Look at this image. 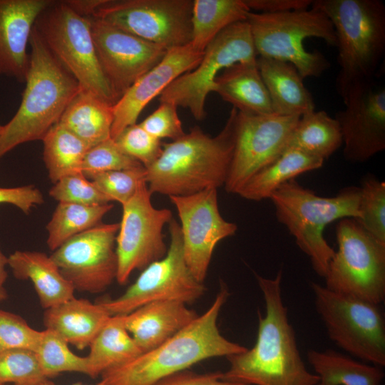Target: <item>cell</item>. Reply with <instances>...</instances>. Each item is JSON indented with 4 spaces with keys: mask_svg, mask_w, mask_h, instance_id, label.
I'll return each instance as SVG.
<instances>
[{
    "mask_svg": "<svg viewBox=\"0 0 385 385\" xmlns=\"http://www.w3.org/2000/svg\"><path fill=\"white\" fill-rule=\"evenodd\" d=\"M255 275L265 314H258L255 345L227 358L230 366L222 372V379L247 385H317L319 378L306 368L289 321L282 295V270L274 278Z\"/></svg>",
    "mask_w": 385,
    "mask_h": 385,
    "instance_id": "obj_1",
    "label": "cell"
},
{
    "mask_svg": "<svg viewBox=\"0 0 385 385\" xmlns=\"http://www.w3.org/2000/svg\"><path fill=\"white\" fill-rule=\"evenodd\" d=\"M229 295L222 283L206 312L158 346L103 373L97 385H153L202 361L245 351L247 347L226 339L217 327Z\"/></svg>",
    "mask_w": 385,
    "mask_h": 385,
    "instance_id": "obj_2",
    "label": "cell"
},
{
    "mask_svg": "<svg viewBox=\"0 0 385 385\" xmlns=\"http://www.w3.org/2000/svg\"><path fill=\"white\" fill-rule=\"evenodd\" d=\"M236 113L232 107L225 127L215 137L195 126L181 138L163 143L159 157L145 168L149 191L185 196L224 186L234 148Z\"/></svg>",
    "mask_w": 385,
    "mask_h": 385,
    "instance_id": "obj_3",
    "label": "cell"
},
{
    "mask_svg": "<svg viewBox=\"0 0 385 385\" xmlns=\"http://www.w3.org/2000/svg\"><path fill=\"white\" fill-rule=\"evenodd\" d=\"M29 65L19 108L0 135V159L24 143L42 140L58 123L81 90L76 78L56 59L34 27Z\"/></svg>",
    "mask_w": 385,
    "mask_h": 385,
    "instance_id": "obj_4",
    "label": "cell"
},
{
    "mask_svg": "<svg viewBox=\"0 0 385 385\" xmlns=\"http://www.w3.org/2000/svg\"><path fill=\"white\" fill-rule=\"evenodd\" d=\"M334 29L342 98L358 84L373 81L385 52V6L380 0H314Z\"/></svg>",
    "mask_w": 385,
    "mask_h": 385,
    "instance_id": "obj_5",
    "label": "cell"
},
{
    "mask_svg": "<svg viewBox=\"0 0 385 385\" xmlns=\"http://www.w3.org/2000/svg\"><path fill=\"white\" fill-rule=\"evenodd\" d=\"M270 199L277 221L309 257L314 272L324 278L335 252L324 237V229L335 220L361 217L359 187H346L327 197L317 195L294 179L279 187Z\"/></svg>",
    "mask_w": 385,
    "mask_h": 385,
    "instance_id": "obj_6",
    "label": "cell"
},
{
    "mask_svg": "<svg viewBox=\"0 0 385 385\" xmlns=\"http://www.w3.org/2000/svg\"><path fill=\"white\" fill-rule=\"evenodd\" d=\"M246 20L257 56L290 63L303 78L319 77L330 67L322 53L303 45L306 38H318L337 46L332 24L322 11L311 6L279 14L250 11Z\"/></svg>",
    "mask_w": 385,
    "mask_h": 385,
    "instance_id": "obj_7",
    "label": "cell"
},
{
    "mask_svg": "<svg viewBox=\"0 0 385 385\" xmlns=\"http://www.w3.org/2000/svg\"><path fill=\"white\" fill-rule=\"evenodd\" d=\"M34 28L82 89L112 106L118 101L99 64L88 17L78 14L66 1H53L38 16Z\"/></svg>",
    "mask_w": 385,
    "mask_h": 385,
    "instance_id": "obj_8",
    "label": "cell"
},
{
    "mask_svg": "<svg viewBox=\"0 0 385 385\" xmlns=\"http://www.w3.org/2000/svg\"><path fill=\"white\" fill-rule=\"evenodd\" d=\"M316 310L329 338L349 355L385 365V321L376 304L311 282Z\"/></svg>",
    "mask_w": 385,
    "mask_h": 385,
    "instance_id": "obj_9",
    "label": "cell"
},
{
    "mask_svg": "<svg viewBox=\"0 0 385 385\" xmlns=\"http://www.w3.org/2000/svg\"><path fill=\"white\" fill-rule=\"evenodd\" d=\"M338 249L329 262L325 287L376 304L385 298V245L354 218L336 226Z\"/></svg>",
    "mask_w": 385,
    "mask_h": 385,
    "instance_id": "obj_10",
    "label": "cell"
},
{
    "mask_svg": "<svg viewBox=\"0 0 385 385\" xmlns=\"http://www.w3.org/2000/svg\"><path fill=\"white\" fill-rule=\"evenodd\" d=\"M257 57L247 20L232 24L207 46L194 69L179 76L163 91L159 101L187 108L195 119L201 120L206 115V98L213 92L217 76L235 63L255 61Z\"/></svg>",
    "mask_w": 385,
    "mask_h": 385,
    "instance_id": "obj_11",
    "label": "cell"
},
{
    "mask_svg": "<svg viewBox=\"0 0 385 385\" xmlns=\"http://www.w3.org/2000/svg\"><path fill=\"white\" fill-rule=\"evenodd\" d=\"M168 226L170 241L165 255L145 267L120 297L99 302L111 316L125 315L155 301L189 304L204 294L203 282L193 276L185 263L179 223L173 218Z\"/></svg>",
    "mask_w": 385,
    "mask_h": 385,
    "instance_id": "obj_12",
    "label": "cell"
},
{
    "mask_svg": "<svg viewBox=\"0 0 385 385\" xmlns=\"http://www.w3.org/2000/svg\"><path fill=\"white\" fill-rule=\"evenodd\" d=\"M193 0H102L92 18L169 50L191 41Z\"/></svg>",
    "mask_w": 385,
    "mask_h": 385,
    "instance_id": "obj_13",
    "label": "cell"
},
{
    "mask_svg": "<svg viewBox=\"0 0 385 385\" xmlns=\"http://www.w3.org/2000/svg\"><path fill=\"white\" fill-rule=\"evenodd\" d=\"M146 182L122 205L123 213L115 239L116 280L124 284L134 270H143L163 257L168 251L163 230L173 219L167 208H156Z\"/></svg>",
    "mask_w": 385,
    "mask_h": 385,
    "instance_id": "obj_14",
    "label": "cell"
},
{
    "mask_svg": "<svg viewBox=\"0 0 385 385\" xmlns=\"http://www.w3.org/2000/svg\"><path fill=\"white\" fill-rule=\"evenodd\" d=\"M299 118L274 113L252 115L237 110L232 157L224 185L227 192L237 194L254 174L284 151Z\"/></svg>",
    "mask_w": 385,
    "mask_h": 385,
    "instance_id": "obj_15",
    "label": "cell"
},
{
    "mask_svg": "<svg viewBox=\"0 0 385 385\" xmlns=\"http://www.w3.org/2000/svg\"><path fill=\"white\" fill-rule=\"evenodd\" d=\"M119 223L99 225L64 242L51 255L75 290L99 293L116 280Z\"/></svg>",
    "mask_w": 385,
    "mask_h": 385,
    "instance_id": "obj_16",
    "label": "cell"
},
{
    "mask_svg": "<svg viewBox=\"0 0 385 385\" xmlns=\"http://www.w3.org/2000/svg\"><path fill=\"white\" fill-rule=\"evenodd\" d=\"M169 198L180 219L185 263L193 276L204 282L215 247L234 235L237 226L221 215L217 188Z\"/></svg>",
    "mask_w": 385,
    "mask_h": 385,
    "instance_id": "obj_17",
    "label": "cell"
},
{
    "mask_svg": "<svg viewBox=\"0 0 385 385\" xmlns=\"http://www.w3.org/2000/svg\"><path fill=\"white\" fill-rule=\"evenodd\" d=\"M88 18L99 64L118 100L163 58L168 49L99 19Z\"/></svg>",
    "mask_w": 385,
    "mask_h": 385,
    "instance_id": "obj_18",
    "label": "cell"
},
{
    "mask_svg": "<svg viewBox=\"0 0 385 385\" xmlns=\"http://www.w3.org/2000/svg\"><path fill=\"white\" fill-rule=\"evenodd\" d=\"M344 108L337 120L343 154L351 163H363L385 149V89L373 81L350 88L342 98Z\"/></svg>",
    "mask_w": 385,
    "mask_h": 385,
    "instance_id": "obj_19",
    "label": "cell"
},
{
    "mask_svg": "<svg viewBox=\"0 0 385 385\" xmlns=\"http://www.w3.org/2000/svg\"><path fill=\"white\" fill-rule=\"evenodd\" d=\"M203 53L190 43L168 50L163 58L141 76L113 105L111 138L115 139L127 127L135 124L145 107L176 78L194 69Z\"/></svg>",
    "mask_w": 385,
    "mask_h": 385,
    "instance_id": "obj_20",
    "label": "cell"
},
{
    "mask_svg": "<svg viewBox=\"0 0 385 385\" xmlns=\"http://www.w3.org/2000/svg\"><path fill=\"white\" fill-rule=\"evenodd\" d=\"M51 0H0V71L24 83L29 65L27 45L35 23Z\"/></svg>",
    "mask_w": 385,
    "mask_h": 385,
    "instance_id": "obj_21",
    "label": "cell"
},
{
    "mask_svg": "<svg viewBox=\"0 0 385 385\" xmlns=\"http://www.w3.org/2000/svg\"><path fill=\"white\" fill-rule=\"evenodd\" d=\"M187 305L174 300L148 303L123 315L124 325L143 353L170 338L198 316Z\"/></svg>",
    "mask_w": 385,
    "mask_h": 385,
    "instance_id": "obj_22",
    "label": "cell"
},
{
    "mask_svg": "<svg viewBox=\"0 0 385 385\" xmlns=\"http://www.w3.org/2000/svg\"><path fill=\"white\" fill-rule=\"evenodd\" d=\"M111 317L99 302L73 297L45 309L43 322L46 329L83 350L90 346Z\"/></svg>",
    "mask_w": 385,
    "mask_h": 385,
    "instance_id": "obj_23",
    "label": "cell"
},
{
    "mask_svg": "<svg viewBox=\"0 0 385 385\" xmlns=\"http://www.w3.org/2000/svg\"><path fill=\"white\" fill-rule=\"evenodd\" d=\"M257 63L273 113L301 116L315 110L314 99L304 84V78L292 63L259 56Z\"/></svg>",
    "mask_w": 385,
    "mask_h": 385,
    "instance_id": "obj_24",
    "label": "cell"
},
{
    "mask_svg": "<svg viewBox=\"0 0 385 385\" xmlns=\"http://www.w3.org/2000/svg\"><path fill=\"white\" fill-rule=\"evenodd\" d=\"M8 265L16 279L31 281L45 309L74 297L73 285L46 253L16 250L8 257Z\"/></svg>",
    "mask_w": 385,
    "mask_h": 385,
    "instance_id": "obj_25",
    "label": "cell"
},
{
    "mask_svg": "<svg viewBox=\"0 0 385 385\" xmlns=\"http://www.w3.org/2000/svg\"><path fill=\"white\" fill-rule=\"evenodd\" d=\"M213 92L240 113H273L271 100L257 60L237 63L224 69L215 80Z\"/></svg>",
    "mask_w": 385,
    "mask_h": 385,
    "instance_id": "obj_26",
    "label": "cell"
},
{
    "mask_svg": "<svg viewBox=\"0 0 385 385\" xmlns=\"http://www.w3.org/2000/svg\"><path fill=\"white\" fill-rule=\"evenodd\" d=\"M113 106L93 93L81 88L65 109L58 123L91 148L111 138Z\"/></svg>",
    "mask_w": 385,
    "mask_h": 385,
    "instance_id": "obj_27",
    "label": "cell"
},
{
    "mask_svg": "<svg viewBox=\"0 0 385 385\" xmlns=\"http://www.w3.org/2000/svg\"><path fill=\"white\" fill-rule=\"evenodd\" d=\"M324 161L297 149L287 148L254 174L237 195L253 201L270 199L282 185L301 174L320 168Z\"/></svg>",
    "mask_w": 385,
    "mask_h": 385,
    "instance_id": "obj_28",
    "label": "cell"
},
{
    "mask_svg": "<svg viewBox=\"0 0 385 385\" xmlns=\"http://www.w3.org/2000/svg\"><path fill=\"white\" fill-rule=\"evenodd\" d=\"M307 358L317 385H381L384 377L380 366L331 349H309Z\"/></svg>",
    "mask_w": 385,
    "mask_h": 385,
    "instance_id": "obj_29",
    "label": "cell"
},
{
    "mask_svg": "<svg viewBox=\"0 0 385 385\" xmlns=\"http://www.w3.org/2000/svg\"><path fill=\"white\" fill-rule=\"evenodd\" d=\"M88 376L105 371L136 358L143 352L127 331L123 315L111 316L90 344Z\"/></svg>",
    "mask_w": 385,
    "mask_h": 385,
    "instance_id": "obj_30",
    "label": "cell"
},
{
    "mask_svg": "<svg viewBox=\"0 0 385 385\" xmlns=\"http://www.w3.org/2000/svg\"><path fill=\"white\" fill-rule=\"evenodd\" d=\"M342 143L339 125L334 117L324 111L314 110L300 116L289 137L286 149H297L324 160Z\"/></svg>",
    "mask_w": 385,
    "mask_h": 385,
    "instance_id": "obj_31",
    "label": "cell"
},
{
    "mask_svg": "<svg viewBox=\"0 0 385 385\" xmlns=\"http://www.w3.org/2000/svg\"><path fill=\"white\" fill-rule=\"evenodd\" d=\"M250 11L244 0H193L190 43L204 51L222 31L246 20Z\"/></svg>",
    "mask_w": 385,
    "mask_h": 385,
    "instance_id": "obj_32",
    "label": "cell"
},
{
    "mask_svg": "<svg viewBox=\"0 0 385 385\" xmlns=\"http://www.w3.org/2000/svg\"><path fill=\"white\" fill-rule=\"evenodd\" d=\"M42 141L43 159L53 183L66 175L81 172L83 158L90 148L79 138L58 123Z\"/></svg>",
    "mask_w": 385,
    "mask_h": 385,
    "instance_id": "obj_33",
    "label": "cell"
},
{
    "mask_svg": "<svg viewBox=\"0 0 385 385\" xmlns=\"http://www.w3.org/2000/svg\"><path fill=\"white\" fill-rule=\"evenodd\" d=\"M113 205H83L58 202L46 225V243L55 251L71 237L101 223L103 217Z\"/></svg>",
    "mask_w": 385,
    "mask_h": 385,
    "instance_id": "obj_34",
    "label": "cell"
},
{
    "mask_svg": "<svg viewBox=\"0 0 385 385\" xmlns=\"http://www.w3.org/2000/svg\"><path fill=\"white\" fill-rule=\"evenodd\" d=\"M34 353L43 375L48 379L63 372L88 375L86 356H80L71 351L68 344L53 331L43 330Z\"/></svg>",
    "mask_w": 385,
    "mask_h": 385,
    "instance_id": "obj_35",
    "label": "cell"
},
{
    "mask_svg": "<svg viewBox=\"0 0 385 385\" xmlns=\"http://www.w3.org/2000/svg\"><path fill=\"white\" fill-rule=\"evenodd\" d=\"M359 190L361 217L357 221L374 238L385 245V183L369 175L362 180Z\"/></svg>",
    "mask_w": 385,
    "mask_h": 385,
    "instance_id": "obj_36",
    "label": "cell"
},
{
    "mask_svg": "<svg viewBox=\"0 0 385 385\" xmlns=\"http://www.w3.org/2000/svg\"><path fill=\"white\" fill-rule=\"evenodd\" d=\"M48 381L34 351H0V385H42Z\"/></svg>",
    "mask_w": 385,
    "mask_h": 385,
    "instance_id": "obj_37",
    "label": "cell"
},
{
    "mask_svg": "<svg viewBox=\"0 0 385 385\" xmlns=\"http://www.w3.org/2000/svg\"><path fill=\"white\" fill-rule=\"evenodd\" d=\"M142 166L143 165L137 160L124 153L113 139L109 138L87 151L81 170L89 178L101 173Z\"/></svg>",
    "mask_w": 385,
    "mask_h": 385,
    "instance_id": "obj_38",
    "label": "cell"
},
{
    "mask_svg": "<svg viewBox=\"0 0 385 385\" xmlns=\"http://www.w3.org/2000/svg\"><path fill=\"white\" fill-rule=\"evenodd\" d=\"M95 186L109 200L123 205L146 182L144 166L96 174L89 178Z\"/></svg>",
    "mask_w": 385,
    "mask_h": 385,
    "instance_id": "obj_39",
    "label": "cell"
},
{
    "mask_svg": "<svg viewBox=\"0 0 385 385\" xmlns=\"http://www.w3.org/2000/svg\"><path fill=\"white\" fill-rule=\"evenodd\" d=\"M53 184L48 193L58 202L83 205H99L111 202L81 172L66 175Z\"/></svg>",
    "mask_w": 385,
    "mask_h": 385,
    "instance_id": "obj_40",
    "label": "cell"
},
{
    "mask_svg": "<svg viewBox=\"0 0 385 385\" xmlns=\"http://www.w3.org/2000/svg\"><path fill=\"white\" fill-rule=\"evenodd\" d=\"M42 332L31 327L21 316L0 309V351L24 349L35 352Z\"/></svg>",
    "mask_w": 385,
    "mask_h": 385,
    "instance_id": "obj_41",
    "label": "cell"
},
{
    "mask_svg": "<svg viewBox=\"0 0 385 385\" xmlns=\"http://www.w3.org/2000/svg\"><path fill=\"white\" fill-rule=\"evenodd\" d=\"M113 140L124 153L145 168L156 160L163 148L161 140L146 132L139 123L127 127Z\"/></svg>",
    "mask_w": 385,
    "mask_h": 385,
    "instance_id": "obj_42",
    "label": "cell"
},
{
    "mask_svg": "<svg viewBox=\"0 0 385 385\" xmlns=\"http://www.w3.org/2000/svg\"><path fill=\"white\" fill-rule=\"evenodd\" d=\"M177 108L172 103H160L159 107L139 125L160 140L163 138L175 140L185 134Z\"/></svg>",
    "mask_w": 385,
    "mask_h": 385,
    "instance_id": "obj_43",
    "label": "cell"
},
{
    "mask_svg": "<svg viewBox=\"0 0 385 385\" xmlns=\"http://www.w3.org/2000/svg\"><path fill=\"white\" fill-rule=\"evenodd\" d=\"M43 202L42 193L34 185L0 187V204L14 205L25 214H28L34 207L41 205Z\"/></svg>",
    "mask_w": 385,
    "mask_h": 385,
    "instance_id": "obj_44",
    "label": "cell"
},
{
    "mask_svg": "<svg viewBox=\"0 0 385 385\" xmlns=\"http://www.w3.org/2000/svg\"><path fill=\"white\" fill-rule=\"evenodd\" d=\"M153 385H247L224 380L222 372L197 374L188 369L167 376Z\"/></svg>",
    "mask_w": 385,
    "mask_h": 385,
    "instance_id": "obj_45",
    "label": "cell"
},
{
    "mask_svg": "<svg viewBox=\"0 0 385 385\" xmlns=\"http://www.w3.org/2000/svg\"><path fill=\"white\" fill-rule=\"evenodd\" d=\"M249 9L257 13L279 14L307 9L312 0H244Z\"/></svg>",
    "mask_w": 385,
    "mask_h": 385,
    "instance_id": "obj_46",
    "label": "cell"
},
{
    "mask_svg": "<svg viewBox=\"0 0 385 385\" xmlns=\"http://www.w3.org/2000/svg\"><path fill=\"white\" fill-rule=\"evenodd\" d=\"M6 265H8V257L4 255L0 249V302L4 301L8 297L6 289L4 287L7 277Z\"/></svg>",
    "mask_w": 385,
    "mask_h": 385,
    "instance_id": "obj_47",
    "label": "cell"
},
{
    "mask_svg": "<svg viewBox=\"0 0 385 385\" xmlns=\"http://www.w3.org/2000/svg\"><path fill=\"white\" fill-rule=\"evenodd\" d=\"M42 385H55L53 383H52L51 381H49L48 382L44 384H42ZM73 385H86V384H81V383H76V384H74Z\"/></svg>",
    "mask_w": 385,
    "mask_h": 385,
    "instance_id": "obj_48",
    "label": "cell"
},
{
    "mask_svg": "<svg viewBox=\"0 0 385 385\" xmlns=\"http://www.w3.org/2000/svg\"><path fill=\"white\" fill-rule=\"evenodd\" d=\"M2 128H3V125H1L0 124V135H1V131H2Z\"/></svg>",
    "mask_w": 385,
    "mask_h": 385,
    "instance_id": "obj_49",
    "label": "cell"
},
{
    "mask_svg": "<svg viewBox=\"0 0 385 385\" xmlns=\"http://www.w3.org/2000/svg\"><path fill=\"white\" fill-rule=\"evenodd\" d=\"M1 71H0V74H1Z\"/></svg>",
    "mask_w": 385,
    "mask_h": 385,
    "instance_id": "obj_50",
    "label": "cell"
}]
</instances>
